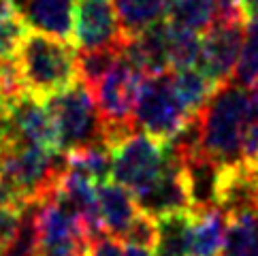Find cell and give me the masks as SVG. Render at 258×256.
I'll use <instances>...</instances> for the list:
<instances>
[{
    "mask_svg": "<svg viewBox=\"0 0 258 256\" xmlns=\"http://www.w3.org/2000/svg\"><path fill=\"white\" fill-rule=\"evenodd\" d=\"M256 214H241L228 218V231L220 256H254Z\"/></svg>",
    "mask_w": 258,
    "mask_h": 256,
    "instance_id": "22",
    "label": "cell"
},
{
    "mask_svg": "<svg viewBox=\"0 0 258 256\" xmlns=\"http://www.w3.org/2000/svg\"><path fill=\"white\" fill-rule=\"evenodd\" d=\"M30 32V24L17 0H0V62H13L24 39Z\"/></svg>",
    "mask_w": 258,
    "mask_h": 256,
    "instance_id": "18",
    "label": "cell"
},
{
    "mask_svg": "<svg viewBox=\"0 0 258 256\" xmlns=\"http://www.w3.org/2000/svg\"><path fill=\"white\" fill-rule=\"evenodd\" d=\"M190 120L192 115L175 92L173 71L143 77L135 105V124L141 133L167 143L173 141Z\"/></svg>",
    "mask_w": 258,
    "mask_h": 256,
    "instance_id": "5",
    "label": "cell"
},
{
    "mask_svg": "<svg viewBox=\"0 0 258 256\" xmlns=\"http://www.w3.org/2000/svg\"><path fill=\"white\" fill-rule=\"evenodd\" d=\"M247 24L243 22H216V26L201 41V56L197 69L216 88L233 79L239 53L245 43Z\"/></svg>",
    "mask_w": 258,
    "mask_h": 256,
    "instance_id": "7",
    "label": "cell"
},
{
    "mask_svg": "<svg viewBox=\"0 0 258 256\" xmlns=\"http://www.w3.org/2000/svg\"><path fill=\"white\" fill-rule=\"evenodd\" d=\"M11 124L26 141L60 156L56 122H53L49 105L43 103V98L24 92L11 109Z\"/></svg>",
    "mask_w": 258,
    "mask_h": 256,
    "instance_id": "10",
    "label": "cell"
},
{
    "mask_svg": "<svg viewBox=\"0 0 258 256\" xmlns=\"http://www.w3.org/2000/svg\"><path fill=\"white\" fill-rule=\"evenodd\" d=\"M86 256H124V245L122 239L111 235H98L94 239H90Z\"/></svg>",
    "mask_w": 258,
    "mask_h": 256,
    "instance_id": "29",
    "label": "cell"
},
{
    "mask_svg": "<svg viewBox=\"0 0 258 256\" xmlns=\"http://www.w3.org/2000/svg\"><path fill=\"white\" fill-rule=\"evenodd\" d=\"M124 47V45H122ZM122 47H103V49H86L77 53V71H79V81L94 90L100 79H103L111 67L122 56Z\"/></svg>",
    "mask_w": 258,
    "mask_h": 256,
    "instance_id": "21",
    "label": "cell"
},
{
    "mask_svg": "<svg viewBox=\"0 0 258 256\" xmlns=\"http://www.w3.org/2000/svg\"><path fill=\"white\" fill-rule=\"evenodd\" d=\"M137 203H139L141 212L152 218H160L164 214L175 212H192L183 160L171 141H167V167H164L162 175L150 190L137 197Z\"/></svg>",
    "mask_w": 258,
    "mask_h": 256,
    "instance_id": "9",
    "label": "cell"
},
{
    "mask_svg": "<svg viewBox=\"0 0 258 256\" xmlns=\"http://www.w3.org/2000/svg\"><path fill=\"white\" fill-rule=\"evenodd\" d=\"M62 158L69 169L84 173L96 186L107 184L113 173V152L107 143H94L88 145V148H79L75 152H69Z\"/></svg>",
    "mask_w": 258,
    "mask_h": 256,
    "instance_id": "19",
    "label": "cell"
},
{
    "mask_svg": "<svg viewBox=\"0 0 258 256\" xmlns=\"http://www.w3.org/2000/svg\"><path fill=\"white\" fill-rule=\"evenodd\" d=\"M183 173H186V184L190 195L192 212H205V209L218 207V184L222 167L207 158L203 152L183 156Z\"/></svg>",
    "mask_w": 258,
    "mask_h": 256,
    "instance_id": "12",
    "label": "cell"
},
{
    "mask_svg": "<svg viewBox=\"0 0 258 256\" xmlns=\"http://www.w3.org/2000/svg\"><path fill=\"white\" fill-rule=\"evenodd\" d=\"M164 15V22L173 28L203 36L218 22V5L216 0H169Z\"/></svg>",
    "mask_w": 258,
    "mask_h": 256,
    "instance_id": "15",
    "label": "cell"
},
{
    "mask_svg": "<svg viewBox=\"0 0 258 256\" xmlns=\"http://www.w3.org/2000/svg\"><path fill=\"white\" fill-rule=\"evenodd\" d=\"M241 7H243V11H245L247 22H250L252 17L258 15V0H241Z\"/></svg>",
    "mask_w": 258,
    "mask_h": 256,
    "instance_id": "31",
    "label": "cell"
},
{
    "mask_svg": "<svg viewBox=\"0 0 258 256\" xmlns=\"http://www.w3.org/2000/svg\"><path fill=\"white\" fill-rule=\"evenodd\" d=\"M173 84H175V92H177L181 105L186 107V111L192 117L203 111V107L209 103V98L214 96V92L218 90L197 67L175 69Z\"/></svg>",
    "mask_w": 258,
    "mask_h": 256,
    "instance_id": "20",
    "label": "cell"
},
{
    "mask_svg": "<svg viewBox=\"0 0 258 256\" xmlns=\"http://www.w3.org/2000/svg\"><path fill=\"white\" fill-rule=\"evenodd\" d=\"M111 177L137 197L150 190L167 167V143L141 131L119 139L113 148Z\"/></svg>",
    "mask_w": 258,
    "mask_h": 256,
    "instance_id": "6",
    "label": "cell"
},
{
    "mask_svg": "<svg viewBox=\"0 0 258 256\" xmlns=\"http://www.w3.org/2000/svg\"><path fill=\"white\" fill-rule=\"evenodd\" d=\"M156 235H158V228H156V218L147 216L145 212H141L135 218V222L131 224V228L126 231V235L122 237L124 243H133V245H145V248H154L156 245Z\"/></svg>",
    "mask_w": 258,
    "mask_h": 256,
    "instance_id": "27",
    "label": "cell"
},
{
    "mask_svg": "<svg viewBox=\"0 0 258 256\" xmlns=\"http://www.w3.org/2000/svg\"><path fill=\"white\" fill-rule=\"evenodd\" d=\"M45 103L49 105L53 122H56L60 156H67L69 152L94 143H107L105 124L94 94L84 81L77 79L62 92L49 96Z\"/></svg>",
    "mask_w": 258,
    "mask_h": 256,
    "instance_id": "3",
    "label": "cell"
},
{
    "mask_svg": "<svg viewBox=\"0 0 258 256\" xmlns=\"http://www.w3.org/2000/svg\"><path fill=\"white\" fill-rule=\"evenodd\" d=\"M98 214L103 231L122 239L135 222V218L141 214V207L128 188L119 186L117 181L115 184L107 181V184L98 186Z\"/></svg>",
    "mask_w": 258,
    "mask_h": 256,
    "instance_id": "11",
    "label": "cell"
},
{
    "mask_svg": "<svg viewBox=\"0 0 258 256\" xmlns=\"http://www.w3.org/2000/svg\"><path fill=\"white\" fill-rule=\"evenodd\" d=\"M15 62L24 90L43 100L62 92L79 79L75 47L69 41L41 30L28 32Z\"/></svg>",
    "mask_w": 258,
    "mask_h": 256,
    "instance_id": "2",
    "label": "cell"
},
{
    "mask_svg": "<svg viewBox=\"0 0 258 256\" xmlns=\"http://www.w3.org/2000/svg\"><path fill=\"white\" fill-rule=\"evenodd\" d=\"M230 81H235L239 86H245V88H252L258 84V32L250 24H247L245 43H243L241 53H239L237 67H235Z\"/></svg>",
    "mask_w": 258,
    "mask_h": 256,
    "instance_id": "25",
    "label": "cell"
},
{
    "mask_svg": "<svg viewBox=\"0 0 258 256\" xmlns=\"http://www.w3.org/2000/svg\"><path fill=\"white\" fill-rule=\"evenodd\" d=\"M167 36H169V60L171 69H190L199 64L201 56V41L203 36L173 28L171 24H167Z\"/></svg>",
    "mask_w": 258,
    "mask_h": 256,
    "instance_id": "23",
    "label": "cell"
},
{
    "mask_svg": "<svg viewBox=\"0 0 258 256\" xmlns=\"http://www.w3.org/2000/svg\"><path fill=\"white\" fill-rule=\"evenodd\" d=\"M143 77V73L135 69L131 60L122 53L111 67V71L92 90L105 124V137L109 148H113L126 135L139 131L135 124V105Z\"/></svg>",
    "mask_w": 258,
    "mask_h": 256,
    "instance_id": "4",
    "label": "cell"
},
{
    "mask_svg": "<svg viewBox=\"0 0 258 256\" xmlns=\"http://www.w3.org/2000/svg\"><path fill=\"white\" fill-rule=\"evenodd\" d=\"M75 7L77 0H26L22 9L34 30L69 41L75 30Z\"/></svg>",
    "mask_w": 258,
    "mask_h": 256,
    "instance_id": "13",
    "label": "cell"
},
{
    "mask_svg": "<svg viewBox=\"0 0 258 256\" xmlns=\"http://www.w3.org/2000/svg\"><path fill=\"white\" fill-rule=\"evenodd\" d=\"M26 205L28 203H9L5 207H0V256H5L13 235L20 228Z\"/></svg>",
    "mask_w": 258,
    "mask_h": 256,
    "instance_id": "28",
    "label": "cell"
},
{
    "mask_svg": "<svg viewBox=\"0 0 258 256\" xmlns=\"http://www.w3.org/2000/svg\"><path fill=\"white\" fill-rule=\"evenodd\" d=\"M73 41L81 51L122 47L126 41L119 28L113 0H77Z\"/></svg>",
    "mask_w": 258,
    "mask_h": 256,
    "instance_id": "8",
    "label": "cell"
},
{
    "mask_svg": "<svg viewBox=\"0 0 258 256\" xmlns=\"http://www.w3.org/2000/svg\"><path fill=\"white\" fill-rule=\"evenodd\" d=\"M167 3L169 0H113L124 41L160 22V17L167 11Z\"/></svg>",
    "mask_w": 258,
    "mask_h": 256,
    "instance_id": "16",
    "label": "cell"
},
{
    "mask_svg": "<svg viewBox=\"0 0 258 256\" xmlns=\"http://www.w3.org/2000/svg\"><path fill=\"white\" fill-rule=\"evenodd\" d=\"M124 256H156L154 248H145V245H133L126 243L124 248Z\"/></svg>",
    "mask_w": 258,
    "mask_h": 256,
    "instance_id": "30",
    "label": "cell"
},
{
    "mask_svg": "<svg viewBox=\"0 0 258 256\" xmlns=\"http://www.w3.org/2000/svg\"><path fill=\"white\" fill-rule=\"evenodd\" d=\"M228 231V216L220 207L192 212L188 256H220Z\"/></svg>",
    "mask_w": 258,
    "mask_h": 256,
    "instance_id": "14",
    "label": "cell"
},
{
    "mask_svg": "<svg viewBox=\"0 0 258 256\" xmlns=\"http://www.w3.org/2000/svg\"><path fill=\"white\" fill-rule=\"evenodd\" d=\"M247 88L235 81L220 86L199 113L201 152L222 169L243 162Z\"/></svg>",
    "mask_w": 258,
    "mask_h": 256,
    "instance_id": "1",
    "label": "cell"
},
{
    "mask_svg": "<svg viewBox=\"0 0 258 256\" xmlns=\"http://www.w3.org/2000/svg\"><path fill=\"white\" fill-rule=\"evenodd\" d=\"M192 212H175L156 218V256H188Z\"/></svg>",
    "mask_w": 258,
    "mask_h": 256,
    "instance_id": "17",
    "label": "cell"
},
{
    "mask_svg": "<svg viewBox=\"0 0 258 256\" xmlns=\"http://www.w3.org/2000/svg\"><path fill=\"white\" fill-rule=\"evenodd\" d=\"M36 203H28L24 209L22 222L17 233L13 235L11 243L5 252V256H39L41 250V237H39V220H36Z\"/></svg>",
    "mask_w": 258,
    "mask_h": 256,
    "instance_id": "24",
    "label": "cell"
},
{
    "mask_svg": "<svg viewBox=\"0 0 258 256\" xmlns=\"http://www.w3.org/2000/svg\"><path fill=\"white\" fill-rule=\"evenodd\" d=\"M243 164L258 169V84L247 88V117L243 135Z\"/></svg>",
    "mask_w": 258,
    "mask_h": 256,
    "instance_id": "26",
    "label": "cell"
}]
</instances>
